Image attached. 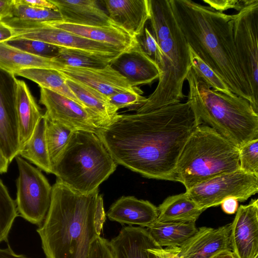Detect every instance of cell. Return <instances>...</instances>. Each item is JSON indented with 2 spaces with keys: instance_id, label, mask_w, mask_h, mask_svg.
<instances>
[{
  "instance_id": "obj_1",
  "label": "cell",
  "mask_w": 258,
  "mask_h": 258,
  "mask_svg": "<svg viewBox=\"0 0 258 258\" xmlns=\"http://www.w3.org/2000/svg\"><path fill=\"white\" fill-rule=\"evenodd\" d=\"M201 124L189 103L118 114L97 135L117 164L144 177L173 181L187 140Z\"/></svg>"
},
{
  "instance_id": "obj_2",
  "label": "cell",
  "mask_w": 258,
  "mask_h": 258,
  "mask_svg": "<svg viewBox=\"0 0 258 258\" xmlns=\"http://www.w3.org/2000/svg\"><path fill=\"white\" fill-rule=\"evenodd\" d=\"M106 216L99 189L82 194L56 179L48 212L36 230L46 258H88Z\"/></svg>"
},
{
  "instance_id": "obj_3",
  "label": "cell",
  "mask_w": 258,
  "mask_h": 258,
  "mask_svg": "<svg viewBox=\"0 0 258 258\" xmlns=\"http://www.w3.org/2000/svg\"><path fill=\"white\" fill-rule=\"evenodd\" d=\"M188 45L226 83L231 92L255 105L239 62L231 15L191 0H169Z\"/></svg>"
},
{
  "instance_id": "obj_4",
  "label": "cell",
  "mask_w": 258,
  "mask_h": 258,
  "mask_svg": "<svg viewBox=\"0 0 258 258\" xmlns=\"http://www.w3.org/2000/svg\"><path fill=\"white\" fill-rule=\"evenodd\" d=\"M152 33L161 50L160 74L154 92L138 110L148 111L180 102L191 67L189 47L172 13L169 0H149Z\"/></svg>"
},
{
  "instance_id": "obj_5",
  "label": "cell",
  "mask_w": 258,
  "mask_h": 258,
  "mask_svg": "<svg viewBox=\"0 0 258 258\" xmlns=\"http://www.w3.org/2000/svg\"><path fill=\"white\" fill-rule=\"evenodd\" d=\"M186 80L187 101L201 124L212 127L238 148L258 139V113L248 100L213 90L191 67Z\"/></svg>"
},
{
  "instance_id": "obj_6",
  "label": "cell",
  "mask_w": 258,
  "mask_h": 258,
  "mask_svg": "<svg viewBox=\"0 0 258 258\" xmlns=\"http://www.w3.org/2000/svg\"><path fill=\"white\" fill-rule=\"evenodd\" d=\"M117 163L94 133L73 131L68 142L52 167L57 179L82 194L98 190L116 170Z\"/></svg>"
},
{
  "instance_id": "obj_7",
  "label": "cell",
  "mask_w": 258,
  "mask_h": 258,
  "mask_svg": "<svg viewBox=\"0 0 258 258\" xmlns=\"http://www.w3.org/2000/svg\"><path fill=\"white\" fill-rule=\"evenodd\" d=\"M240 169L239 148L204 124L191 134L177 160L173 181L186 190L217 176Z\"/></svg>"
},
{
  "instance_id": "obj_8",
  "label": "cell",
  "mask_w": 258,
  "mask_h": 258,
  "mask_svg": "<svg viewBox=\"0 0 258 258\" xmlns=\"http://www.w3.org/2000/svg\"><path fill=\"white\" fill-rule=\"evenodd\" d=\"M2 21L12 29L13 38L38 40L60 48L81 50L112 59L123 52L112 46L86 39L53 27L46 22H34L13 17Z\"/></svg>"
},
{
  "instance_id": "obj_9",
  "label": "cell",
  "mask_w": 258,
  "mask_h": 258,
  "mask_svg": "<svg viewBox=\"0 0 258 258\" xmlns=\"http://www.w3.org/2000/svg\"><path fill=\"white\" fill-rule=\"evenodd\" d=\"M15 158L19 170L16 200L19 216L39 227L50 205L52 186L38 168L19 155Z\"/></svg>"
},
{
  "instance_id": "obj_10",
  "label": "cell",
  "mask_w": 258,
  "mask_h": 258,
  "mask_svg": "<svg viewBox=\"0 0 258 258\" xmlns=\"http://www.w3.org/2000/svg\"><path fill=\"white\" fill-rule=\"evenodd\" d=\"M231 17L238 59L258 108V0Z\"/></svg>"
},
{
  "instance_id": "obj_11",
  "label": "cell",
  "mask_w": 258,
  "mask_h": 258,
  "mask_svg": "<svg viewBox=\"0 0 258 258\" xmlns=\"http://www.w3.org/2000/svg\"><path fill=\"white\" fill-rule=\"evenodd\" d=\"M257 192L258 177L240 169L214 177L185 191L204 211L220 205L229 198L245 201Z\"/></svg>"
},
{
  "instance_id": "obj_12",
  "label": "cell",
  "mask_w": 258,
  "mask_h": 258,
  "mask_svg": "<svg viewBox=\"0 0 258 258\" xmlns=\"http://www.w3.org/2000/svg\"><path fill=\"white\" fill-rule=\"evenodd\" d=\"M39 103L46 108L49 120L74 131L82 130L97 134L101 128L96 118L75 101L49 90L40 88Z\"/></svg>"
},
{
  "instance_id": "obj_13",
  "label": "cell",
  "mask_w": 258,
  "mask_h": 258,
  "mask_svg": "<svg viewBox=\"0 0 258 258\" xmlns=\"http://www.w3.org/2000/svg\"><path fill=\"white\" fill-rule=\"evenodd\" d=\"M17 79L0 69V150L10 163L20 151L16 110Z\"/></svg>"
},
{
  "instance_id": "obj_14",
  "label": "cell",
  "mask_w": 258,
  "mask_h": 258,
  "mask_svg": "<svg viewBox=\"0 0 258 258\" xmlns=\"http://www.w3.org/2000/svg\"><path fill=\"white\" fill-rule=\"evenodd\" d=\"M231 247L236 258H254L258 255V200L240 205L231 223Z\"/></svg>"
},
{
  "instance_id": "obj_15",
  "label": "cell",
  "mask_w": 258,
  "mask_h": 258,
  "mask_svg": "<svg viewBox=\"0 0 258 258\" xmlns=\"http://www.w3.org/2000/svg\"><path fill=\"white\" fill-rule=\"evenodd\" d=\"M68 79L84 84L108 97L121 92L143 94L138 87L128 81L110 64L102 68H84L64 66L59 70Z\"/></svg>"
},
{
  "instance_id": "obj_16",
  "label": "cell",
  "mask_w": 258,
  "mask_h": 258,
  "mask_svg": "<svg viewBox=\"0 0 258 258\" xmlns=\"http://www.w3.org/2000/svg\"><path fill=\"white\" fill-rule=\"evenodd\" d=\"M231 223L217 228L201 227L183 244L173 247L174 258H213L226 250H232Z\"/></svg>"
},
{
  "instance_id": "obj_17",
  "label": "cell",
  "mask_w": 258,
  "mask_h": 258,
  "mask_svg": "<svg viewBox=\"0 0 258 258\" xmlns=\"http://www.w3.org/2000/svg\"><path fill=\"white\" fill-rule=\"evenodd\" d=\"M110 64L134 87L151 84L160 77L158 66L143 51L138 40Z\"/></svg>"
},
{
  "instance_id": "obj_18",
  "label": "cell",
  "mask_w": 258,
  "mask_h": 258,
  "mask_svg": "<svg viewBox=\"0 0 258 258\" xmlns=\"http://www.w3.org/2000/svg\"><path fill=\"white\" fill-rule=\"evenodd\" d=\"M109 244L114 258H160L162 248L147 229L132 225L123 227Z\"/></svg>"
},
{
  "instance_id": "obj_19",
  "label": "cell",
  "mask_w": 258,
  "mask_h": 258,
  "mask_svg": "<svg viewBox=\"0 0 258 258\" xmlns=\"http://www.w3.org/2000/svg\"><path fill=\"white\" fill-rule=\"evenodd\" d=\"M111 20L132 36L143 33L150 17L149 0H103Z\"/></svg>"
},
{
  "instance_id": "obj_20",
  "label": "cell",
  "mask_w": 258,
  "mask_h": 258,
  "mask_svg": "<svg viewBox=\"0 0 258 258\" xmlns=\"http://www.w3.org/2000/svg\"><path fill=\"white\" fill-rule=\"evenodd\" d=\"M46 22L86 39L112 46L122 52L127 50L138 42L137 38L115 24L98 26L77 25L62 20Z\"/></svg>"
},
{
  "instance_id": "obj_21",
  "label": "cell",
  "mask_w": 258,
  "mask_h": 258,
  "mask_svg": "<svg viewBox=\"0 0 258 258\" xmlns=\"http://www.w3.org/2000/svg\"><path fill=\"white\" fill-rule=\"evenodd\" d=\"M106 215L110 220L121 224L148 228L156 221L158 209L148 201L123 196L111 205Z\"/></svg>"
},
{
  "instance_id": "obj_22",
  "label": "cell",
  "mask_w": 258,
  "mask_h": 258,
  "mask_svg": "<svg viewBox=\"0 0 258 258\" xmlns=\"http://www.w3.org/2000/svg\"><path fill=\"white\" fill-rule=\"evenodd\" d=\"M60 13L62 21L85 26H107L114 23L95 0H50Z\"/></svg>"
},
{
  "instance_id": "obj_23",
  "label": "cell",
  "mask_w": 258,
  "mask_h": 258,
  "mask_svg": "<svg viewBox=\"0 0 258 258\" xmlns=\"http://www.w3.org/2000/svg\"><path fill=\"white\" fill-rule=\"evenodd\" d=\"M16 83V110L20 151L32 136L43 114L26 83L17 79Z\"/></svg>"
},
{
  "instance_id": "obj_24",
  "label": "cell",
  "mask_w": 258,
  "mask_h": 258,
  "mask_svg": "<svg viewBox=\"0 0 258 258\" xmlns=\"http://www.w3.org/2000/svg\"><path fill=\"white\" fill-rule=\"evenodd\" d=\"M67 79V84L81 104L97 120L101 127L113 122L118 114L117 110L102 93L84 84Z\"/></svg>"
},
{
  "instance_id": "obj_25",
  "label": "cell",
  "mask_w": 258,
  "mask_h": 258,
  "mask_svg": "<svg viewBox=\"0 0 258 258\" xmlns=\"http://www.w3.org/2000/svg\"><path fill=\"white\" fill-rule=\"evenodd\" d=\"M64 66L55 58L34 55L13 47L7 42H0V69L14 75L17 71L32 68L61 70Z\"/></svg>"
},
{
  "instance_id": "obj_26",
  "label": "cell",
  "mask_w": 258,
  "mask_h": 258,
  "mask_svg": "<svg viewBox=\"0 0 258 258\" xmlns=\"http://www.w3.org/2000/svg\"><path fill=\"white\" fill-rule=\"evenodd\" d=\"M157 209L159 222H196L204 211L185 192L168 197Z\"/></svg>"
},
{
  "instance_id": "obj_27",
  "label": "cell",
  "mask_w": 258,
  "mask_h": 258,
  "mask_svg": "<svg viewBox=\"0 0 258 258\" xmlns=\"http://www.w3.org/2000/svg\"><path fill=\"white\" fill-rule=\"evenodd\" d=\"M160 246L179 247L197 232L196 222H159L155 221L147 228Z\"/></svg>"
},
{
  "instance_id": "obj_28",
  "label": "cell",
  "mask_w": 258,
  "mask_h": 258,
  "mask_svg": "<svg viewBox=\"0 0 258 258\" xmlns=\"http://www.w3.org/2000/svg\"><path fill=\"white\" fill-rule=\"evenodd\" d=\"M46 119L44 114L38 121L34 131L19 156L29 161L47 173H52L46 139Z\"/></svg>"
},
{
  "instance_id": "obj_29",
  "label": "cell",
  "mask_w": 258,
  "mask_h": 258,
  "mask_svg": "<svg viewBox=\"0 0 258 258\" xmlns=\"http://www.w3.org/2000/svg\"><path fill=\"white\" fill-rule=\"evenodd\" d=\"M14 75L32 81L40 88L54 92L81 104L67 84L66 78L58 70L32 68L17 71Z\"/></svg>"
},
{
  "instance_id": "obj_30",
  "label": "cell",
  "mask_w": 258,
  "mask_h": 258,
  "mask_svg": "<svg viewBox=\"0 0 258 258\" xmlns=\"http://www.w3.org/2000/svg\"><path fill=\"white\" fill-rule=\"evenodd\" d=\"M64 66L84 68H102L113 60L85 51L60 48L55 57Z\"/></svg>"
},
{
  "instance_id": "obj_31",
  "label": "cell",
  "mask_w": 258,
  "mask_h": 258,
  "mask_svg": "<svg viewBox=\"0 0 258 258\" xmlns=\"http://www.w3.org/2000/svg\"><path fill=\"white\" fill-rule=\"evenodd\" d=\"M45 117L46 119V139L52 167L67 144L73 131L58 123L49 120L46 116Z\"/></svg>"
},
{
  "instance_id": "obj_32",
  "label": "cell",
  "mask_w": 258,
  "mask_h": 258,
  "mask_svg": "<svg viewBox=\"0 0 258 258\" xmlns=\"http://www.w3.org/2000/svg\"><path fill=\"white\" fill-rule=\"evenodd\" d=\"M18 216L16 201L10 196L0 179V243L8 241L14 221Z\"/></svg>"
},
{
  "instance_id": "obj_33",
  "label": "cell",
  "mask_w": 258,
  "mask_h": 258,
  "mask_svg": "<svg viewBox=\"0 0 258 258\" xmlns=\"http://www.w3.org/2000/svg\"><path fill=\"white\" fill-rule=\"evenodd\" d=\"M192 68L213 90L229 96H234L224 81L206 64L188 46Z\"/></svg>"
},
{
  "instance_id": "obj_34",
  "label": "cell",
  "mask_w": 258,
  "mask_h": 258,
  "mask_svg": "<svg viewBox=\"0 0 258 258\" xmlns=\"http://www.w3.org/2000/svg\"><path fill=\"white\" fill-rule=\"evenodd\" d=\"M34 22H50L60 21L62 16L58 11L39 9L13 0L11 18Z\"/></svg>"
},
{
  "instance_id": "obj_35",
  "label": "cell",
  "mask_w": 258,
  "mask_h": 258,
  "mask_svg": "<svg viewBox=\"0 0 258 258\" xmlns=\"http://www.w3.org/2000/svg\"><path fill=\"white\" fill-rule=\"evenodd\" d=\"M10 45L38 56L53 58L58 54L60 47L42 41L12 38L7 41Z\"/></svg>"
},
{
  "instance_id": "obj_36",
  "label": "cell",
  "mask_w": 258,
  "mask_h": 258,
  "mask_svg": "<svg viewBox=\"0 0 258 258\" xmlns=\"http://www.w3.org/2000/svg\"><path fill=\"white\" fill-rule=\"evenodd\" d=\"M239 162L240 170L258 177V139L239 148Z\"/></svg>"
},
{
  "instance_id": "obj_37",
  "label": "cell",
  "mask_w": 258,
  "mask_h": 258,
  "mask_svg": "<svg viewBox=\"0 0 258 258\" xmlns=\"http://www.w3.org/2000/svg\"><path fill=\"white\" fill-rule=\"evenodd\" d=\"M143 94L135 92H121L112 95L108 98L109 102L117 110L125 107L137 109L146 101Z\"/></svg>"
},
{
  "instance_id": "obj_38",
  "label": "cell",
  "mask_w": 258,
  "mask_h": 258,
  "mask_svg": "<svg viewBox=\"0 0 258 258\" xmlns=\"http://www.w3.org/2000/svg\"><path fill=\"white\" fill-rule=\"evenodd\" d=\"M137 39L143 51L156 62L159 68L162 61V54L152 32L145 27L142 35Z\"/></svg>"
},
{
  "instance_id": "obj_39",
  "label": "cell",
  "mask_w": 258,
  "mask_h": 258,
  "mask_svg": "<svg viewBox=\"0 0 258 258\" xmlns=\"http://www.w3.org/2000/svg\"><path fill=\"white\" fill-rule=\"evenodd\" d=\"M253 0H202L215 10L223 13L228 9H233L239 12L250 4Z\"/></svg>"
},
{
  "instance_id": "obj_40",
  "label": "cell",
  "mask_w": 258,
  "mask_h": 258,
  "mask_svg": "<svg viewBox=\"0 0 258 258\" xmlns=\"http://www.w3.org/2000/svg\"><path fill=\"white\" fill-rule=\"evenodd\" d=\"M88 258H114L109 241L100 236L92 243Z\"/></svg>"
},
{
  "instance_id": "obj_41",
  "label": "cell",
  "mask_w": 258,
  "mask_h": 258,
  "mask_svg": "<svg viewBox=\"0 0 258 258\" xmlns=\"http://www.w3.org/2000/svg\"><path fill=\"white\" fill-rule=\"evenodd\" d=\"M18 1L21 4L37 8L58 11L56 6L50 0H18Z\"/></svg>"
},
{
  "instance_id": "obj_42",
  "label": "cell",
  "mask_w": 258,
  "mask_h": 258,
  "mask_svg": "<svg viewBox=\"0 0 258 258\" xmlns=\"http://www.w3.org/2000/svg\"><path fill=\"white\" fill-rule=\"evenodd\" d=\"M220 205L222 210L228 214L235 213L238 208V201L233 198H229L224 200Z\"/></svg>"
},
{
  "instance_id": "obj_43",
  "label": "cell",
  "mask_w": 258,
  "mask_h": 258,
  "mask_svg": "<svg viewBox=\"0 0 258 258\" xmlns=\"http://www.w3.org/2000/svg\"><path fill=\"white\" fill-rule=\"evenodd\" d=\"M13 0H0V20L11 18Z\"/></svg>"
},
{
  "instance_id": "obj_44",
  "label": "cell",
  "mask_w": 258,
  "mask_h": 258,
  "mask_svg": "<svg viewBox=\"0 0 258 258\" xmlns=\"http://www.w3.org/2000/svg\"><path fill=\"white\" fill-rule=\"evenodd\" d=\"M12 29L0 20V42H7L13 37Z\"/></svg>"
},
{
  "instance_id": "obj_45",
  "label": "cell",
  "mask_w": 258,
  "mask_h": 258,
  "mask_svg": "<svg viewBox=\"0 0 258 258\" xmlns=\"http://www.w3.org/2000/svg\"><path fill=\"white\" fill-rule=\"evenodd\" d=\"M0 258H30L24 254L16 253L8 245L6 248H0Z\"/></svg>"
},
{
  "instance_id": "obj_46",
  "label": "cell",
  "mask_w": 258,
  "mask_h": 258,
  "mask_svg": "<svg viewBox=\"0 0 258 258\" xmlns=\"http://www.w3.org/2000/svg\"><path fill=\"white\" fill-rule=\"evenodd\" d=\"M9 162L0 150V174L7 172Z\"/></svg>"
},
{
  "instance_id": "obj_47",
  "label": "cell",
  "mask_w": 258,
  "mask_h": 258,
  "mask_svg": "<svg viewBox=\"0 0 258 258\" xmlns=\"http://www.w3.org/2000/svg\"><path fill=\"white\" fill-rule=\"evenodd\" d=\"M160 258H174L173 248H162L160 252Z\"/></svg>"
},
{
  "instance_id": "obj_48",
  "label": "cell",
  "mask_w": 258,
  "mask_h": 258,
  "mask_svg": "<svg viewBox=\"0 0 258 258\" xmlns=\"http://www.w3.org/2000/svg\"><path fill=\"white\" fill-rule=\"evenodd\" d=\"M213 258H236L232 250H226L222 252Z\"/></svg>"
},
{
  "instance_id": "obj_49",
  "label": "cell",
  "mask_w": 258,
  "mask_h": 258,
  "mask_svg": "<svg viewBox=\"0 0 258 258\" xmlns=\"http://www.w3.org/2000/svg\"><path fill=\"white\" fill-rule=\"evenodd\" d=\"M254 258H258V255H256V256H255L254 257Z\"/></svg>"
}]
</instances>
